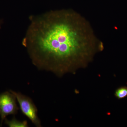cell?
<instances>
[{"instance_id": "1", "label": "cell", "mask_w": 127, "mask_h": 127, "mask_svg": "<svg viewBox=\"0 0 127 127\" xmlns=\"http://www.w3.org/2000/svg\"><path fill=\"white\" fill-rule=\"evenodd\" d=\"M22 44L40 70L62 77L85 68L103 43L87 20L72 9L31 16Z\"/></svg>"}, {"instance_id": "2", "label": "cell", "mask_w": 127, "mask_h": 127, "mask_svg": "<svg viewBox=\"0 0 127 127\" xmlns=\"http://www.w3.org/2000/svg\"><path fill=\"white\" fill-rule=\"evenodd\" d=\"M10 92L15 96L22 113L36 127H42L40 120L37 115L38 110L32 100L21 93L12 90Z\"/></svg>"}, {"instance_id": "3", "label": "cell", "mask_w": 127, "mask_h": 127, "mask_svg": "<svg viewBox=\"0 0 127 127\" xmlns=\"http://www.w3.org/2000/svg\"><path fill=\"white\" fill-rule=\"evenodd\" d=\"M15 95L11 92H5L0 94V116L1 126L7 116L15 115L19 108L17 106Z\"/></svg>"}, {"instance_id": "4", "label": "cell", "mask_w": 127, "mask_h": 127, "mask_svg": "<svg viewBox=\"0 0 127 127\" xmlns=\"http://www.w3.org/2000/svg\"><path fill=\"white\" fill-rule=\"evenodd\" d=\"M5 123L10 127H27L28 124L27 121L24 120L23 121H20L17 120L15 117L13 118L10 120L5 119Z\"/></svg>"}, {"instance_id": "5", "label": "cell", "mask_w": 127, "mask_h": 127, "mask_svg": "<svg viewBox=\"0 0 127 127\" xmlns=\"http://www.w3.org/2000/svg\"><path fill=\"white\" fill-rule=\"evenodd\" d=\"M115 96L119 99H122L127 96V88L122 87L117 89L115 92Z\"/></svg>"}, {"instance_id": "6", "label": "cell", "mask_w": 127, "mask_h": 127, "mask_svg": "<svg viewBox=\"0 0 127 127\" xmlns=\"http://www.w3.org/2000/svg\"><path fill=\"white\" fill-rule=\"evenodd\" d=\"M3 21L2 20H0V29L1 28L2 24H3Z\"/></svg>"}]
</instances>
